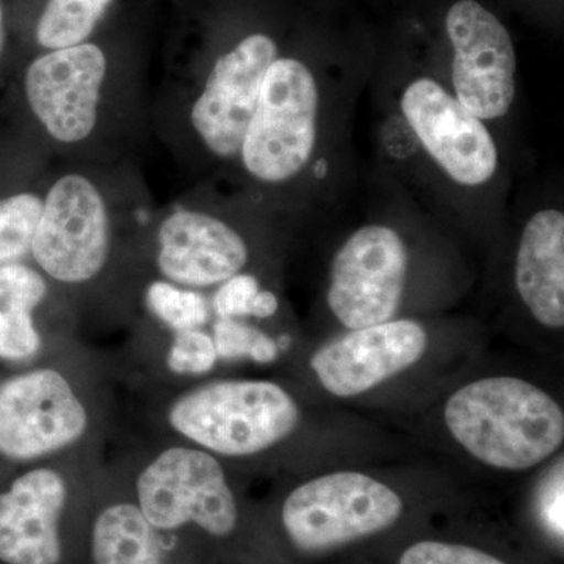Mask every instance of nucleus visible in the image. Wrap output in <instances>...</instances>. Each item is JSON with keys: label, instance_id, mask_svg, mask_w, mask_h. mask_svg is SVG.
<instances>
[{"label": "nucleus", "instance_id": "9", "mask_svg": "<svg viewBox=\"0 0 564 564\" xmlns=\"http://www.w3.org/2000/svg\"><path fill=\"white\" fill-rule=\"evenodd\" d=\"M88 414L61 372L18 375L0 384V455L29 462L80 440Z\"/></svg>", "mask_w": 564, "mask_h": 564}, {"label": "nucleus", "instance_id": "18", "mask_svg": "<svg viewBox=\"0 0 564 564\" xmlns=\"http://www.w3.org/2000/svg\"><path fill=\"white\" fill-rule=\"evenodd\" d=\"M91 549L95 564H163L154 527L131 503L111 505L99 514Z\"/></svg>", "mask_w": 564, "mask_h": 564}, {"label": "nucleus", "instance_id": "25", "mask_svg": "<svg viewBox=\"0 0 564 564\" xmlns=\"http://www.w3.org/2000/svg\"><path fill=\"white\" fill-rule=\"evenodd\" d=\"M259 282L251 274H234L223 282L215 293L214 307L220 318L245 317L252 315L256 296H258Z\"/></svg>", "mask_w": 564, "mask_h": 564}, {"label": "nucleus", "instance_id": "20", "mask_svg": "<svg viewBox=\"0 0 564 564\" xmlns=\"http://www.w3.org/2000/svg\"><path fill=\"white\" fill-rule=\"evenodd\" d=\"M43 198L33 192L0 196V265L20 262L32 250Z\"/></svg>", "mask_w": 564, "mask_h": 564}, {"label": "nucleus", "instance_id": "26", "mask_svg": "<svg viewBox=\"0 0 564 564\" xmlns=\"http://www.w3.org/2000/svg\"><path fill=\"white\" fill-rule=\"evenodd\" d=\"M540 516L549 533L563 540V466L556 467L552 480L545 484L540 497Z\"/></svg>", "mask_w": 564, "mask_h": 564}, {"label": "nucleus", "instance_id": "13", "mask_svg": "<svg viewBox=\"0 0 564 564\" xmlns=\"http://www.w3.org/2000/svg\"><path fill=\"white\" fill-rule=\"evenodd\" d=\"M429 337L421 323L386 322L351 329L326 344L311 359V367L326 391L352 397L370 391L422 358Z\"/></svg>", "mask_w": 564, "mask_h": 564}, {"label": "nucleus", "instance_id": "27", "mask_svg": "<svg viewBox=\"0 0 564 564\" xmlns=\"http://www.w3.org/2000/svg\"><path fill=\"white\" fill-rule=\"evenodd\" d=\"M278 306H280V303H278L276 295L273 292L259 291L258 296H256L254 307H252V317H272L276 313Z\"/></svg>", "mask_w": 564, "mask_h": 564}, {"label": "nucleus", "instance_id": "24", "mask_svg": "<svg viewBox=\"0 0 564 564\" xmlns=\"http://www.w3.org/2000/svg\"><path fill=\"white\" fill-rule=\"evenodd\" d=\"M400 564H505L469 545L422 541L404 552Z\"/></svg>", "mask_w": 564, "mask_h": 564}, {"label": "nucleus", "instance_id": "4", "mask_svg": "<svg viewBox=\"0 0 564 564\" xmlns=\"http://www.w3.org/2000/svg\"><path fill=\"white\" fill-rule=\"evenodd\" d=\"M402 511L389 486L369 475L337 473L296 488L282 507V522L296 547L325 552L388 529Z\"/></svg>", "mask_w": 564, "mask_h": 564}, {"label": "nucleus", "instance_id": "21", "mask_svg": "<svg viewBox=\"0 0 564 564\" xmlns=\"http://www.w3.org/2000/svg\"><path fill=\"white\" fill-rule=\"evenodd\" d=\"M147 302L152 314L177 333L198 329L209 321V310L202 293L177 288L170 281L152 282Z\"/></svg>", "mask_w": 564, "mask_h": 564}, {"label": "nucleus", "instance_id": "14", "mask_svg": "<svg viewBox=\"0 0 564 564\" xmlns=\"http://www.w3.org/2000/svg\"><path fill=\"white\" fill-rule=\"evenodd\" d=\"M247 261L242 236L204 212H173L159 228V270L173 284H220L239 273Z\"/></svg>", "mask_w": 564, "mask_h": 564}, {"label": "nucleus", "instance_id": "5", "mask_svg": "<svg viewBox=\"0 0 564 564\" xmlns=\"http://www.w3.org/2000/svg\"><path fill=\"white\" fill-rule=\"evenodd\" d=\"M110 250L109 210L95 182L79 173L58 177L43 198L31 254L65 284L98 276Z\"/></svg>", "mask_w": 564, "mask_h": 564}, {"label": "nucleus", "instance_id": "12", "mask_svg": "<svg viewBox=\"0 0 564 564\" xmlns=\"http://www.w3.org/2000/svg\"><path fill=\"white\" fill-rule=\"evenodd\" d=\"M402 111L423 148L452 180L463 185L491 180L499 163L491 133L437 82L414 80L403 93Z\"/></svg>", "mask_w": 564, "mask_h": 564}, {"label": "nucleus", "instance_id": "22", "mask_svg": "<svg viewBox=\"0 0 564 564\" xmlns=\"http://www.w3.org/2000/svg\"><path fill=\"white\" fill-rule=\"evenodd\" d=\"M214 345L223 359L251 358L259 364H270L278 358V345L261 329L234 321L220 318L214 326Z\"/></svg>", "mask_w": 564, "mask_h": 564}, {"label": "nucleus", "instance_id": "19", "mask_svg": "<svg viewBox=\"0 0 564 564\" xmlns=\"http://www.w3.org/2000/svg\"><path fill=\"white\" fill-rule=\"evenodd\" d=\"M111 0H50L39 24L36 41L46 50L77 46L95 31Z\"/></svg>", "mask_w": 564, "mask_h": 564}, {"label": "nucleus", "instance_id": "2", "mask_svg": "<svg viewBox=\"0 0 564 564\" xmlns=\"http://www.w3.org/2000/svg\"><path fill=\"white\" fill-rule=\"evenodd\" d=\"M169 421L207 451L247 456L285 440L299 423V408L270 381H220L180 397L170 408Z\"/></svg>", "mask_w": 564, "mask_h": 564}, {"label": "nucleus", "instance_id": "6", "mask_svg": "<svg viewBox=\"0 0 564 564\" xmlns=\"http://www.w3.org/2000/svg\"><path fill=\"white\" fill-rule=\"evenodd\" d=\"M139 508L154 529L193 522L212 536H228L237 525V505L220 463L196 448L162 452L137 481Z\"/></svg>", "mask_w": 564, "mask_h": 564}, {"label": "nucleus", "instance_id": "23", "mask_svg": "<svg viewBox=\"0 0 564 564\" xmlns=\"http://www.w3.org/2000/svg\"><path fill=\"white\" fill-rule=\"evenodd\" d=\"M217 358L212 337L199 329H187L176 334L166 364L173 373L204 375L214 369Z\"/></svg>", "mask_w": 564, "mask_h": 564}, {"label": "nucleus", "instance_id": "11", "mask_svg": "<svg viewBox=\"0 0 564 564\" xmlns=\"http://www.w3.org/2000/svg\"><path fill=\"white\" fill-rule=\"evenodd\" d=\"M276 58L274 41L254 33L215 62L193 104L191 120L199 139L218 158L239 154L267 70Z\"/></svg>", "mask_w": 564, "mask_h": 564}, {"label": "nucleus", "instance_id": "3", "mask_svg": "<svg viewBox=\"0 0 564 564\" xmlns=\"http://www.w3.org/2000/svg\"><path fill=\"white\" fill-rule=\"evenodd\" d=\"M317 113L313 73L295 58H276L267 70L240 148L247 172L270 184L302 172L317 140Z\"/></svg>", "mask_w": 564, "mask_h": 564}, {"label": "nucleus", "instance_id": "7", "mask_svg": "<svg viewBox=\"0 0 564 564\" xmlns=\"http://www.w3.org/2000/svg\"><path fill=\"white\" fill-rule=\"evenodd\" d=\"M406 273L402 237L386 226H366L334 258L329 310L350 329L391 322L402 303Z\"/></svg>", "mask_w": 564, "mask_h": 564}, {"label": "nucleus", "instance_id": "8", "mask_svg": "<svg viewBox=\"0 0 564 564\" xmlns=\"http://www.w3.org/2000/svg\"><path fill=\"white\" fill-rule=\"evenodd\" d=\"M107 58L93 43L40 55L24 74L25 101L52 140L76 144L98 124Z\"/></svg>", "mask_w": 564, "mask_h": 564}, {"label": "nucleus", "instance_id": "17", "mask_svg": "<svg viewBox=\"0 0 564 564\" xmlns=\"http://www.w3.org/2000/svg\"><path fill=\"white\" fill-rule=\"evenodd\" d=\"M47 284L21 262L0 265V358L28 361L41 348L33 311L43 303Z\"/></svg>", "mask_w": 564, "mask_h": 564}, {"label": "nucleus", "instance_id": "1", "mask_svg": "<svg viewBox=\"0 0 564 564\" xmlns=\"http://www.w3.org/2000/svg\"><path fill=\"white\" fill-rule=\"evenodd\" d=\"M444 415L455 440L496 469H530L564 440L562 406L521 378L491 377L464 386L448 399Z\"/></svg>", "mask_w": 564, "mask_h": 564}, {"label": "nucleus", "instance_id": "15", "mask_svg": "<svg viewBox=\"0 0 564 564\" xmlns=\"http://www.w3.org/2000/svg\"><path fill=\"white\" fill-rule=\"evenodd\" d=\"M68 499L61 474L33 469L0 494V562L58 564V519Z\"/></svg>", "mask_w": 564, "mask_h": 564}, {"label": "nucleus", "instance_id": "28", "mask_svg": "<svg viewBox=\"0 0 564 564\" xmlns=\"http://www.w3.org/2000/svg\"><path fill=\"white\" fill-rule=\"evenodd\" d=\"M3 44H6V25H3V9L0 2V54H2Z\"/></svg>", "mask_w": 564, "mask_h": 564}, {"label": "nucleus", "instance_id": "29", "mask_svg": "<svg viewBox=\"0 0 564 564\" xmlns=\"http://www.w3.org/2000/svg\"><path fill=\"white\" fill-rule=\"evenodd\" d=\"M314 172H315V176H317V177L325 176V174H326V162L325 161L318 162L317 165H315Z\"/></svg>", "mask_w": 564, "mask_h": 564}, {"label": "nucleus", "instance_id": "10", "mask_svg": "<svg viewBox=\"0 0 564 564\" xmlns=\"http://www.w3.org/2000/svg\"><path fill=\"white\" fill-rule=\"evenodd\" d=\"M445 25L455 51L456 99L481 121L503 117L516 96L518 61L510 33L475 0L456 2Z\"/></svg>", "mask_w": 564, "mask_h": 564}, {"label": "nucleus", "instance_id": "16", "mask_svg": "<svg viewBox=\"0 0 564 564\" xmlns=\"http://www.w3.org/2000/svg\"><path fill=\"white\" fill-rule=\"evenodd\" d=\"M516 288L541 325H564V215L547 209L527 223L518 259Z\"/></svg>", "mask_w": 564, "mask_h": 564}]
</instances>
